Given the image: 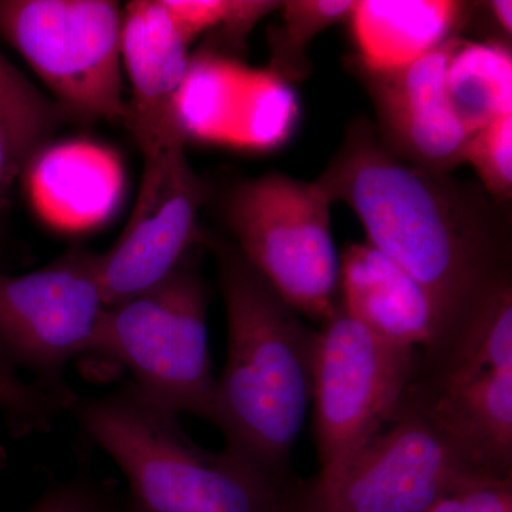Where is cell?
<instances>
[{
    "mask_svg": "<svg viewBox=\"0 0 512 512\" xmlns=\"http://www.w3.org/2000/svg\"><path fill=\"white\" fill-rule=\"evenodd\" d=\"M190 42L212 29H224L232 42H241L256 23L279 9L281 2L264 0H164Z\"/></svg>",
    "mask_w": 512,
    "mask_h": 512,
    "instance_id": "44dd1931",
    "label": "cell"
},
{
    "mask_svg": "<svg viewBox=\"0 0 512 512\" xmlns=\"http://www.w3.org/2000/svg\"><path fill=\"white\" fill-rule=\"evenodd\" d=\"M340 302L377 336L427 352L434 340V315L412 276L366 244H350L339 256Z\"/></svg>",
    "mask_w": 512,
    "mask_h": 512,
    "instance_id": "5bb4252c",
    "label": "cell"
},
{
    "mask_svg": "<svg viewBox=\"0 0 512 512\" xmlns=\"http://www.w3.org/2000/svg\"><path fill=\"white\" fill-rule=\"evenodd\" d=\"M35 151L0 126V208L8 198L10 188L25 173Z\"/></svg>",
    "mask_w": 512,
    "mask_h": 512,
    "instance_id": "d4e9b609",
    "label": "cell"
},
{
    "mask_svg": "<svg viewBox=\"0 0 512 512\" xmlns=\"http://www.w3.org/2000/svg\"><path fill=\"white\" fill-rule=\"evenodd\" d=\"M178 113L187 137L271 151L295 131L299 101L292 84L272 70L205 57L191 63Z\"/></svg>",
    "mask_w": 512,
    "mask_h": 512,
    "instance_id": "8fae6325",
    "label": "cell"
},
{
    "mask_svg": "<svg viewBox=\"0 0 512 512\" xmlns=\"http://www.w3.org/2000/svg\"><path fill=\"white\" fill-rule=\"evenodd\" d=\"M316 330L312 402L319 474L333 476L390 423L416 379L420 349L397 345L353 318L340 299Z\"/></svg>",
    "mask_w": 512,
    "mask_h": 512,
    "instance_id": "52a82bcc",
    "label": "cell"
},
{
    "mask_svg": "<svg viewBox=\"0 0 512 512\" xmlns=\"http://www.w3.org/2000/svg\"><path fill=\"white\" fill-rule=\"evenodd\" d=\"M491 18L495 20L498 28L503 30L504 35L511 37L512 33V2L511 0H493L488 3Z\"/></svg>",
    "mask_w": 512,
    "mask_h": 512,
    "instance_id": "484cf974",
    "label": "cell"
},
{
    "mask_svg": "<svg viewBox=\"0 0 512 512\" xmlns=\"http://www.w3.org/2000/svg\"><path fill=\"white\" fill-rule=\"evenodd\" d=\"M67 413L116 463L138 512H289L288 487L228 453L205 450L180 414L131 382L100 396L74 394Z\"/></svg>",
    "mask_w": 512,
    "mask_h": 512,
    "instance_id": "3957f363",
    "label": "cell"
},
{
    "mask_svg": "<svg viewBox=\"0 0 512 512\" xmlns=\"http://www.w3.org/2000/svg\"><path fill=\"white\" fill-rule=\"evenodd\" d=\"M190 45L164 0H134L123 9L121 62L131 90L127 123L143 154L187 138L178 101L190 72Z\"/></svg>",
    "mask_w": 512,
    "mask_h": 512,
    "instance_id": "4fadbf2b",
    "label": "cell"
},
{
    "mask_svg": "<svg viewBox=\"0 0 512 512\" xmlns=\"http://www.w3.org/2000/svg\"><path fill=\"white\" fill-rule=\"evenodd\" d=\"M217 256L228 352L212 424L228 453L293 487L289 461L312 402L316 332L237 247L218 245Z\"/></svg>",
    "mask_w": 512,
    "mask_h": 512,
    "instance_id": "7a4b0ae2",
    "label": "cell"
},
{
    "mask_svg": "<svg viewBox=\"0 0 512 512\" xmlns=\"http://www.w3.org/2000/svg\"><path fill=\"white\" fill-rule=\"evenodd\" d=\"M92 355L127 369L130 382L165 409L212 423L208 291L194 249L153 288L107 308Z\"/></svg>",
    "mask_w": 512,
    "mask_h": 512,
    "instance_id": "277c9868",
    "label": "cell"
},
{
    "mask_svg": "<svg viewBox=\"0 0 512 512\" xmlns=\"http://www.w3.org/2000/svg\"><path fill=\"white\" fill-rule=\"evenodd\" d=\"M187 138L143 154L136 204L116 244L96 256L97 276L107 306L153 288L201 241L198 215L207 185L185 153Z\"/></svg>",
    "mask_w": 512,
    "mask_h": 512,
    "instance_id": "30bf717a",
    "label": "cell"
},
{
    "mask_svg": "<svg viewBox=\"0 0 512 512\" xmlns=\"http://www.w3.org/2000/svg\"><path fill=\"white\" fill-rule=\"evenodd\" d=\"M97 254L73 249L25 275L0 274V348L60 393L72 390L64 372L92 355L107 306L97 276Z\"/></svg>",
    "mask_w": 512,
    "mask_h": 512,
    "instance_id": "9c48e42d",
    "label": "cell"
},
{
    "mask_svg": "<svg viewBox=\"0 0 512 512\" xmlns=\"http://www.w3.org/2000/svg\"><path fill=\"white\" fill-rule=\"evenodd\" d=\"M446 93L451 109L471 134L512 116L511 47L461 37L448 62Z\"/></svg>",
    "mask_w": 512,
    "mask_h": 512,
    "instance_id": "e0dca14e",
    "label": "cell"
},
{
    "mask_svg": "<svg viewBox=\"0 0 512 512\" xmlns=\"http://www.w3.org/2000/svg\"><path fill=\"white\" fill-rule=\"evenodd\" d=\"M353 0H288L282 2V23L271 35L269 70L286 82H299L311 70L306 52L320 32L348 19Z\"/></svg>",
    "mask_w": 512,
    "mask_h": 512,
    "instance_id": "ac0fdd59",
    "label": "cell"
},
{
    "mask_svg": "<svg viewBox=\"0 0 512 512\" xmlns=\"http://www.w3.org/2000/svg\"><path fill=\"white\" fill-rule=\"evenodd\" d=\"M427 512H512V478H481L441 498Z\"/></svg>",
    "mask_w": 512,
    "mask_h": 512,
    "instance_id": "cb8c5ba5",
    "label": "cell"
},
{
    "mask_svg": "<svg viewBox=\"0 0 512 512\" xmlns=\"http://www.w3.org/2000/svg\"><path fill=\"white\" fill-rule=\"evenodd\" d=\"M491 476L407 389L390 423L328 478L296 485L298 507L339 512H427L458 488ZM510 480V478H503Z\"/></svg>",
    "mask_w": 512,
    "mask_h": 512,
    "instance_id": "5b68a950",
    "label": "cell"
},
{
    "mask_svg": "<svg viewBox=\"0 0 512 512\" xmlns=\"http://www.w3.org/2000/svg\"><path fill=\"white\" fill-rule=\"evenodd\" d=\"M66 117L0 52V126L37 154Z\"/></svg>",
    "mask_w": 512,
    "mask_h": 512,
    "instance_id": "d6986e66",
    "label": "cell"
},
{
    "mask_svg": "<svg viewBox=\"0 0 512 512\" xmlns=\"http://www.w3.org/2000/svg\"><path fill=\"white\" fill-rule=\"evenodd\" d=\"M466 163L476 170L481 187L494 200L512 198V116L493 121L468 141Z\"/></svg>",
    "mask_w": 512,
    "mask_h": 512,
    "instance_id": "603a6c76",
    "label": "cell"
},
{
    "mask_svg": "<svg viewBox=\"0 0 512 512\" xmlns=\"http://www.w3.org/2000/svg\"><path fill=\"white\" fill-rule=\"evenodd\" d=\"M330 205L316 181L282 173L244 181L227 202L238 251L299 315L318 322L339 301Z\"/></svg>",
    "mask_w": 512,
    "mask_h": 512,
    "instance_id": "8992f818",
    "label": "cell"
},
{
    "mask_svg": "<svg viewBox=\"0 0 512 512\" xmlns=\"http://www.w3.org/2000/svg\"><path fill=\"white\" fill-rule=\"evenodd\" d=\"M468 3L454 0H359L350 12L357 67L390 72L457 36Z\"/></svg>",
    "mask_w": 512,
    "mask_h": 512,
    "instance_id": "2e32d148",
    "label": "cell"
},
{
    "mask_svg": "<svg viewBox=\"0 0 512 512\" xmlns=\"http://www.w3.org/2000/svg\"><path fill=\"white\" fill-rule=\"evenodd\" d=\"M409 392L487 473L512 478V363Z\"/></svg>",
    "mask_w": 512,
    "mask_h": 512,
    "instance_id": "9a60e30c",
    "label": "cell"
},
{
    "mask_svg": "<svg viewBox=\"0 0 512 512\" xmlns=\"http://www.w3.org/2000/svg\"><path fill=\"white\" fill-rule=\"evenodd\" d=\"M316 183L330 202L349 205L367 242L426 293L434 340L417 377L446 369L480 338L512 298L507 202L483 187L404 163L383 146L369 120L353 121Z\"/></svg>",
    "mask_w": 512,
    "mask_h": 512,
    "instance_id": "6da1fadb",
    "label": "cell"
},
{
    "mask_svg": "<svg viewBox=\"0 0 512 512\" xmlns=\"http://www.w3.org/2000/svg\"><path fill=\"white\" fill-rule=\"evenodd\" d=\"M16 369L0 348V414L19 433H45L52 429L60 414L67 413L74 393H60L26 382Z\"/></svg>",
    "mask_w": 512,
    "mask_h": 512,
    "instance_id": "ffe728a7",
    "label": "cell"
},
{
    "mask_svg": "<svg viewBox=\"0 0 512 512\" xmlns=\"http://www.w3.org/2000/svg\"><path fill=\"white\" fill-rule=\"evenodd\" d=\"M123 8L110 0H0V37L67 116L127 120Z\"/></svg>",
    "mask_w": 512,
    "mask_h": 512,
    "instance_id": "ba28073f",
    "label": "cell"
},
{
    "mask_svg": "<svg viewBox=\"0 0 512 512\" xmlns=\"http://www.w3.org/2000/svg\"><path fill=\"white\" fill-rule=\"evenodd\" d=\"M461 37L454 36L416 62L390 70L357 72L375 104L384 147L404 163L436 174H450L466 163L473 134L448 103V62Z\"/></svg>",
    "mask_w": 512,
    "mask_h": 512,
    "instance_id": "7c38bea8",
    "label": "cell"
},
{
    "mask_svg": "<svg viewBox=\"0 0 512 512\" xmlns=\"http://www.w3.org/2000/svg\"><path fill=\"white\" fill-rule=\"evenodd\" d=\"M28 512H138L127 491L89 471L49 484Z\"/></svg>",
    "mask_w": 512,
    "mask_h": 512,
    "instance_id": "7402d4cb",
    "label": "cell"
},
{
    "mask_svg": "<svg viewBox=\"0 0 512 512\" xmlns=\"http://www.w3.org/2000/svg\"><path fill=\"white\" fill-rule=\"evenodd\" d=\"M291 512H339L328 510V508H318V507H298L293 508Z\"/></svg>",
    "mask_w": 512,
    "mask_h": 512,
    "instance_id": "4316f807",
    "label": "cell"
}]
</instances>
